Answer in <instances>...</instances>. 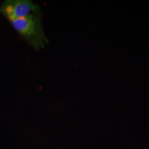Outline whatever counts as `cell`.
Masks as SVG:
<instances>
[{
  "label": "cell",
  "instance_id": "obj_1",
  "mask_svg": "<svg viewBox=\"0 0 149 149\" xmlns=\"http://www.w3.org/2000/svg\"><path fill=\"white\" fill-rule=\"evenodd\" d=\"M11 22L14 29L34 49L43 48L48 43L43 31L39 12L26 18L12 20Z\"/></svg>",
  "mask_w": 149,
  "mask_h": 149
},
{
  "label": "cell",
  "instance_id": "obj_2",
  "mask_svg": "<svg viewBox=\"0 0 149 149\" xmlns=\"http://www.w3.org/2000/svg\"><path fill=\"white\" fill-rule=\"evenodd\" d=\"M11 21L26 18L33 13L39 12L38 6L29 0H15L6 1L0 8Z\"/></svg>",
  "mask_w": 149,
  "mask_h": 149
}]
</instances>
